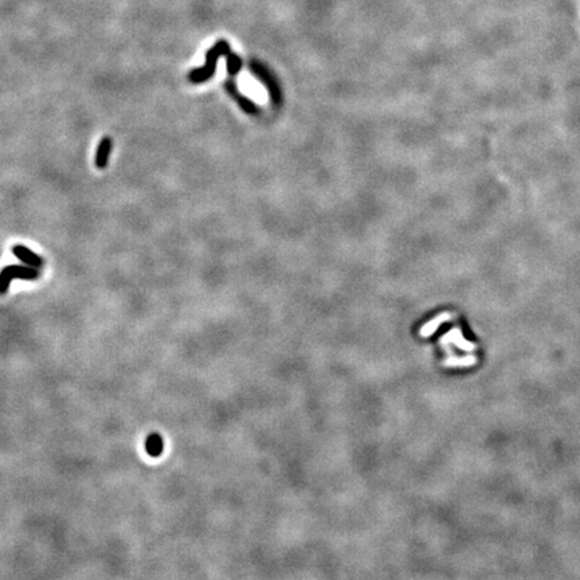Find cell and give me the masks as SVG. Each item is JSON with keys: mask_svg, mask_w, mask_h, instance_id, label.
<instances>
[{"mask_svg": "<svg viewBox=\"0 0 580 580\" xmlns=\"http://www.w3.org/2000/svg\"><path fill=\"white\" fill-rule=\"evenodd\" d=\"M12 253H14V255H15L18 259L22 260L23 264L28 265V266H33V268L41 269L42 266H43V264H45V260L42 259L38 254H35L34 251H31L30 249H27L26 246L23 245L14 246V247H12Z\"/></svg>", "mask_w": 580, "mask_h": 580, "instance_id": "cell-3", "label": "cell"}, {"mask_svg": "<svg viewBox=\"0 0 580 580\" xmlns=\"http://www.w3.org/2000/svg\"><path fill=\"white\" fill-rule=\"evenodd\" d=\"M230 52V46L226 41H219L212 48H210L207 55H206V65L200 69H195L190 71L188 79L192 83H201L207 81L214 75L216 69V62L220 55H227Z\"/></svg>", "mask_w": 580, "mask_h": 580, "instance_id": "cell-1", "label": "cell"}, {"mask_svg": "<svg viewBox=\"0 0 580 580\" xmlns=\"http://www.w3.org/2000/svg\"><path fill=\"white\" fill-rule=\"evenodd\" d=\"M112 149H113L112 138L109 137V136H105V137L100 141L98 147H97L96 159H94V160H96L94 161V163H96V167L98 168V169H105V168L108 167L109 157H110Z\"/></svg>", "mask_w": 580, "mask_h": 580, "instance_id": "cell-4", "label": "cell"}, {"mask_svg": "<svg viewBox=\"0 0 580 580\" xmlns=\"http://www.w3.org/2000/svg\"><path fill=\"white\" fill-rule=\"evenodd\" d=\"M227 69L230 71V74H235L241 69V60H239V56L228 52L227 54Z\"/></svg>", "mask_w": 580, "mask_h": 580, "instance_id": "cell-6", "label": "cell"}, {"mask_svg": "<svg viewBox=\"0 0 580 580\" xmlns=\"http://www.w3.org/2000/svg\"><path fill=\"white\" fill-rule=\"evenodd\" d=\"M39 277V269L22 265H10L0 272V294L7 293L8 287L15 278L37 279Z\"/></svg>", "mask_w": 580, "mask_h": 580, "instance_id": "cell-2", "label": "cell"}, {"mask_svg": "<svg viewBox=\"0 0 580 580\" xmlns=\"http://www.w3.org/2000/svg\"><path fill=\"white\" fill-rule=\"evenodd\" d=\"M145 447H147V453L151 457H159L163 453V439H161L160 435L157 434L149 435L147 438V442H145Z\"/></svg>", "mask_w": 580, "mask_h": 580, "instance_id": "cell-5", "label": "cell"}]
</instances>
